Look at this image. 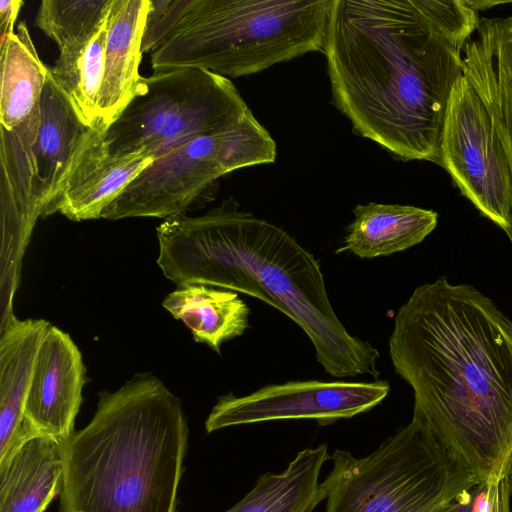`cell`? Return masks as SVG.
Here are the masks:
<instances>
[{
	"label": "cell",
	"instance_id": "1",
	"mask_svg": "<svg viewBox=\"0 0 512 512\" xmlns=\"http://www.w3.org/2000/svg\"><path fill=\"white\" fill-rule=\"evenodd\" d=\"M480 19L468 0H332L322 52L335 107L398 158L439 164L461 54Z\"/></svg>",
	"mask_w": 512,
	"mask_h": 512
},
{
	"label": "cell",
	"instance_id": "2",
	"mask_svg": "<svg viewBox=\"0 0 512 512\" xmlns=\"http://www.w3.org/2000/svg\"><path fill=\"white\" fill-rule=\"evenodd\" d=\"M413 417L478 479L512 466V320L483 292L441 276L398 309L389 338Z\"/></svg>",
	"mask_w": 512,
	"mask_h": 512
},
{
	"label": "cell",
	"instance_id": "3",
	"mask_svg": "<svg viewBox=\"0 0 512 512\" xmlns=\"http://www.w3.org/2000/svg\"><path fill=\"white\" fill-rule=\"evenodd\" d=\"M157 263L177 286H218L256 297L293 320L333 377L378 378L379 352L351 335L329 301L318 261L280 227L233 199L207 213L176 214L157 227Z\"/></svg>",
	"mask_w": 512,
	"mask_h": 512
},
{
	"label": "cell",
	"instance_id": "4",
	"mask_svg": "<svg viewBox=\"0 0 512 512\" xmlns=\"http://www.w3.org/2000/svg\"><path fill=\"white\" fill-rule=\"evenodd\" d=\"M188 436L180 399L151 373L101 392L65 442L59 512H176Z\"/></svg>",
	"mask_w": 512,
	"mask_h": 512
},
{
	"label": "cell",
	"instance_id": "5",
	"mask_svg": "<svg viewBox=\"0 0 512 512\" xmlns=\"http://www.w3.org/2000/svg\"><path fill=\"white\" fill-rule=\"evenodd\" d=\"M332 0H193L151 54L154 73L204 69L237 78L323 51Z\"/></svg>",
	"mask_w": 512,
	"mask_h": 512
},
{
	"label": "cell",
	"instance_id": "6",
	"mask_svg": "<svg viewBox=\"0 0 512 512\" xmlns=\"http://www.w3.org/2000/svg\"><path fill=\"white\" fill-rule=\"evenodd\" d=\"M325 512H445L476 476L418 420L358 458L336 449Z\"/></svg>",
	"mask_w": 512,
	"mask_h": 512
},
{
	"label": "cell",
	"instance_id": "7",
	"mask_svg": "<svg viewBox=\"0 0 512 512\" xmlns=\"http://www.w3.org/2000/svg\"><path fill=\"white\" fill-rule=\"evenodd\" d=\"M254 115L226 77L184 67L140 77L133 98L104 130L110 154L153 159L193 138L231 129Z\"/></svg>",
	"mask_w": 512,
	"mask_h": 512
},
{
	"label": "cell",
	"instance_id": "8",
	"mask_svg": "<svg viewBox=\"0 0 512 512\" xmlns=\"http://www.w3.org/2000/svg\"><path fill=\"white\" fill-rule=\"evenodd\" d=\"M276 143L255 118L181 143L155 159L102 212L101 218H168L185 214L219 177L276 159Z\"/></svg>",
	"mask_w": 512,
	"mask_h": 512
},
{
	"label": "cell",
	"instance_id": "9",
	"mask_svg": "<svg viewBox=\"0 0 512 512\" xmlns=\"http://www.w3.org/2000/svg\"><path fill=\"white\" fill-rule=\"evenodd\" d=\"M461 193L505 233L512 218V171L483 102L463 75L447 104L440 162Z\"/></svg>",
	"mask_w": 512,
	"mask_h": 512
},
{
	"label": "cell",
	"instance_id": "10",
	"mask_svg": "<svg viewBox=\"0 0 512 512\" xmlns=\"http://www.w3.org/2000/svg\"><path fill=\"white\" fill-rule=\"evenodd\" d=\"M389 390V383L380 380H306L266 385L245 396L230 393L219 397L205 421V430L211 433L237 425L297 419L328 425L374 408Z\"/></svg>",
	"mask_w": 512,
	"mask_h": 512
},
{
	"label": "cell",
	"instance_id": "11",
	"mask_svg": "<svg viewBox=\"0 0 512 512\" xmlns=\"http://www.w3.org/2000/svg\"><path fill=\"white\" fill-rule=\"evenodd\" d=\"M85 383L80 350L66 332L51 325L34 365L24 408L26 425L66 442L74 433Z\"/></svg>",
	"mask_w": 512,
	"mask_h": 512
},
{
	"label": "cell",
	"instance_id": "12",
	"mask_svg": "<svg viewBox=\"0 0 512 512\" xmlns=\"http://www.w3.org/2000/svg\"><path fill=\"white\" fill-rule=\"evenodd\" d=\"M106 126L92 127L76 154L44 216L59 212L73 221L101 218L104 209L154 161L144 150L110 154L104 139Z\"/></svg>",
	"mask_w": 512,
	"mask_h": 512
},
{
	"label": "cell",
	"instance_id": "13",
	"mask_svg": "<svg viewBox=\"0 0 512 512\" xmlns=\"http://www.w3.org/2000/svg\"><path fill=\"white\" fill-rule=\"evenodd\" d=\"M40 112L12 130L0 127V210L2 246L7 248L8 298L18 283V269L38 214L33 196L31 147L40 128ZM8 264V263H7Z\"/></svg>",
	"mask_w": 512,
	"mask_h": 512
},
{
	"label": "cell",
	"instance_id": "14",
	"mask_svg": "<svg viewBox=\"0 0 512 512\" xmlns=\"http://www.w3.org/2000/svg\"><path fill=\"white\" fill-rule=\"evenodd\" d=\"M463 48V75L486 107L512 171V14L481 18ZM512 244V218L506 232Z\"/></svg>",
	"mask_w": 512,
	"mask_h": 512
},
{
	"label": "cell",
	"instance_id": "15",
	"mask_svg": "<svg viewBox=\"0 0 512 512\" xmlns=\"http://www.w3.org/2000/svg\"><path fill=\"white\" fill-rule=\"evenodd\" d=\"M51 324L11 318L0 337V466L17 447L37 434L25 423L24 408L41 342Z\"/></svg>",
	"mask_w": 512,
	"mask_h": 512
},
{
	"label": "cell",
	"instance_id": "16",
	"mask_svg": "<svg viewBox=\"0 0 512 512\" xmlns=\"http://www.w3.org/2000/svg\"><path fill=\"white\" fill-rule=\"evenodd\" d=\"M40 114L31 162L34 202L38 214L44 216L91 127L82 122L50 74L41 95Z\"/></svg>",
	"mask_w": 512,
	"mask_h": 512
},
{
	"label": "cell",
	"instance_id": "17",
	"mask_svg": "<svg viewBox=\"0 0 512 512\" xmlns=\"http://www.w3.org/2000/svg\"><path fill=\"white\" fill-rule=\"evenodd\" d=\"M149 0H112L97 101L99 122L108 127L133 98L140 79L141 43Z\"/></svg>",
	"mask_w": 512,
	"mask_h": 512
},
{
	"label": "cell",
	"instance_id": "18",
	"mask_svg": "<svg viewBox=\"0 0 512 512\" xmlns=\"http://www.w3.org/2000/svg\"><path fill=\"white\" fill-rule=\"evenodd\" d=\"M65 442L34 434L0 466V512H45L59 496Z\"/></svg>",
	"mask_w": 512,
	"mask_h": 512
},
{
	"label": "cell",
	"instance_id": "19",
	"mask_svg": "<svg viewBox=\"0 0 512 512\" xmlns=\"http://www.w3.org/2000/svg\"><path fill=\"white\" fill-rule=\"evenodd\" d=\"M344 246L360 258L387 256L422 242L437 226L438 214L411 205L368 203L353 209Z\"/></svg>",
	"mask_w": 512,
	"mask_h": 512
},
{
	"label": "cell",
	"instance_id": "20",
	"mask_svg": "<svg viewBox=\"0 0 512 512\" xmlns=\"http://www.w3.org/2000/svg\"><path fill=\"white\" fill-rule=\"evenodd\" d=\"M329 459L326 444L299 451L285 470L261 475L252 490L224 512H313L326 499L319 478Z\"/></svg>",
	"mask_w": 512,
	"mask_h": 512
},
{
	"label": "cell",
	"instance_id": "21",
	"mask_svg": "<svg viewBox=\"0 0 512 512\" xmlns=\"http://www.w3.org/2000/svg\"><path fill=\"white\" fill-rule=\"evenodd\" d=\"M162 305L184 322L196 342L219 354L223 342L242 335L249 326V308L232 290L182 285L169 293Z\"/></svg>",
	"mask_w": 512,
	"mask_h": 512
},
{
	"label": "cell",
	"instance_id": "22",
	"mask_svg": "<svg viewBox=\"0 0 512 512\" xmlns=\"http://www.w3.org/2000/svg\"><path fill=\"white\" fill-rule=\"evenodd\" d=\"M39 58L25 22L1 43L0 124L12 130L40 110L49 70Z\"/></svg>",
	"mask_w": 512,
	"mask_h": 512
},
{
	"label": "cell",
	"instance_id": "23",
	"mask_svg": "<svg viewBox=\"0 0 512 512\" xmlns=\"http://www.w3.org/2000/svg\"><path fill=\"white\" fill-rule=\"evenodd\" d=\"M109 15V14H108ZM108 18L90 39L60 50L49 74L68 98L82 122L88 127L102 124L98 119L97 101L103 70Z\"/></svg>",
	"mask_w": 512,
	"mask_h": 512
},
{
	"label": "cell",
	"instance_id": "24",
	"mask_svg": "<svg viewBox=\"0 0 512 512\" xmlns=\"http://www.w3.org/2000/svg\"><path fill=\"white\" fill-rule=\"evenodd\" d=\"M112 0H43L35 26L59 51L93 37L108 18Z\"/></svg>",
	"mask_w": 512,
	"mask_h": 512
},
{
	"label": "cell",
	"instance_id": "25",
	"mask_svg": "<svg viewBox=\"0 0 512 512\" xmlns=\"http://www.w3.org/2000/svg\"><path fill=\"white\" fill-rule=\"evenodd\" d=\"M142 35V53H154L171 37L193 0H149Z\"/></svg>",
	"mask_w": 512,
	"mask_h": 512
},
{
	"label": "cell",
	"instance_id": "26",
	"mask_svg": "<svg viewBox=\"0 0 512 512\" xmlns=\"http://www.w3.org/2000/svg\"><path fill=\"white\" fill-rule=\"evenodd\" d=\"M511 495L512 466L485 482L479 512H511Z\"/></svg>",
	"mask_w": 512,
	"mask_h": 512
},
{
	"label": "cell",
	"instance_id": "27",
	"mask_svg": "<svg viewBox=\"0 0 512 512\" xmlns=\"http://www.w3.org/2000/svg\"><path fill=\"white\" fill-rule=\"evenodd\" d=\"M23 5L22 0H0L1 43L15 32L14 25Z\"/></svg>",
	"mask_w": 512,
	"mask_h": 512
},
{
	"label": "cell",
	"instance_id": "28",
	"mask_svg": "<svg viewBox=\"0 0 512 512\" xmlns=\"http://www.w3.org/2000/svg\"><path fill=\"white\" fill-rule=\"evenodd\" d=\"M485 483L462 493L445 512H479Z\"/></svg>",
	"mask_w": 512,
	"mask_h": 512
}]
</instances>
